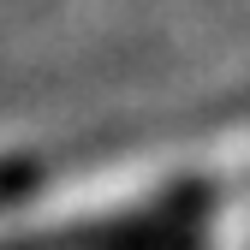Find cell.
I'll list each match as a JSON object with an SVG mask.
<instances>
[{
    "instance_id": "obj_1",
    "label": "cell",
    "mask_w": 250,
    "mask_h": 250,
    "mask_svg": "<svg viewBox=\"0 0 250 250\" xmlns=\"http://www.w3.org/2000/svg\"><path fill=\"white\" fill-rule=\"evenodd\" d=\"M24 185H30V167L24 161H0V203H12Z\"/></svg>"
}]
</instances>
